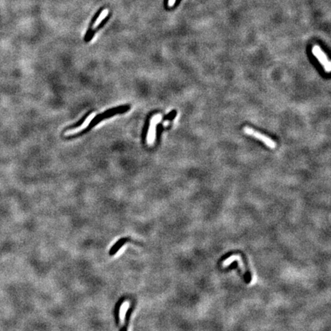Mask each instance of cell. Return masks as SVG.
<instances>
[{
	"label": "cell",
	"mask_w": 331,
	"mask_h": 331,
	"mask_svg": "<svg viewBox=\"0 0 331 331\" xmlns=\"http://www.w3.org/2000/svg\"><path fill=\"white\" fill-rule=\"evenodd\" d=\"M243 131H244V133L248 135V136H253V137L261 140V142L264 143L265 145L269 147V148L274 149L277 147V143H276L273 139H271V138L268 137V136H266L265 135L262 134V133H261L260 132L255 131V130L249 127H244L243 128Z\"/></svg>",
	"instance_id": "obj_1"
},
{
	"label": "cell",
	"mask_w": 331,
	"mask_h": 331,
	"mask_svg": "<svg viewBox=\"0 0 331 331\" xmlns=\"http://www.w3.org/2000/svg\"><path fill=\"white\" fill-rule=\"evenodd\" d=\"M312 53L314 54L315 57L317 58L318 61L320 62V63L322 65V66L324 67V70L329 73L331 71V63L329 60V59L327 58V56L326 55L325 53L322 51V49L321 48V47L319 45H314L312 48Z\"/></svg>",
	"instance_id": "obj_2"
},
{
	"label": "cell",
	"mask_w": 331,
	"mask_h": 331,
	"mask_svg": "<svg viewBox=\"0 0 331 331\" xmlns=\"http://www.w3.org/2000/svg\"><path fill=\"white\" fill-rule=\"evenodd\" d=\"M128 241H130V238H120L119 241H117V242L115 243V244L113 245V247L111 248V249H110L109 251V255H115L116 253H117V252L119 251V249L120 248L122 247V246L123 245V244H125L126 242H127Z\"/></svg>",
	"instance_id": "obj_3"
},
{
	"label": "cell",
	"mask_w": 331,
	"mask_h": 331,
	"mask_svg": "<svg viewBox=\"0 0 331 331\" xmlns=\"http://www.w3.org/2000/svg\"><path fill=\"white\" fill-rule=\"evenodd\" d=\"M133 310V306H132V307H130V308L127 310V313H126L125 324H124V326H123V327H122V329L120 331H127V327H128V324H129L130 317H131V313H132Z\"/></svg>",
	"instance_id": "obj_4"
},
{
	"label": "cell",
	"mask_w": 331,
	"mask_h": 331,
	"mask_svg": "<svg viewBox=\"0 0 331 331\" xmlns=\"http://www.w3.org/2000/svg\"><path fill=\"white\" fill-rule=\"evenodd\" d=\"M107 15H108V10H107V9H104V10H103V12H101V14H100V16L98 17V19L96 20V22H95V24H94L93 29H95L96 27H98V26L100 25V23L101 22L103 21V20L105 18H106Z\"/></svg>",
	"instance_id": "obj_5"
},
{
	"label": "cell",
	"mask_w": 331,
	"mask_h": 331,
	"mask_svg": "<svg viewBox=\"0 0 331 331\" xmlns=\"http://www.w3.org/2000/svg\"><path fill=\"white\" fill-rule=\"evenodd\" d=\"M91 114V112H88L87 114H85V115H84V117H82V119H81V120H79L78 122H77V123H75V125H72V126H71L70 127H68V130H72V129H74V128H76V127H78L81 126V125L83 124V123L84 122V120H85L86 119H87V117H88L89 114Z\"/></svg>",
	"instance_id": "obj_6"
},
{
	"label": "cell",
	"mask_w": 331,
	"mask_h": 331,
	"mask_svg": "<svg viewBox=\"0 0 331 331\" xmlns=\"http://www.w3.org/2000/svg\"><path fill=\"white\" fill-rule=\"evenodd\" d=\"M149 127H150V120H147V122H146V124H145V126H144L143 130L142 137L143 139H145L146 138H147V133H148V131H149Z\"/></svg>",
	"instance_id": "obj_7"
},
{
	"label": "cell",
	"mask_w": 331,
	"mask_h": 331,
	"mask_svg": "<svg viewBox=\"0 0 331 331\" xmlns=\"http://www.w3.org/2000/svg\"><path fill=\"white\" fill-rule=\"evenodd\" d=\"M176 2V0H169V7H172V6H174V4H175Z\"/></svg>",
	"instance_id": "obj_8"
}]
</instances>
